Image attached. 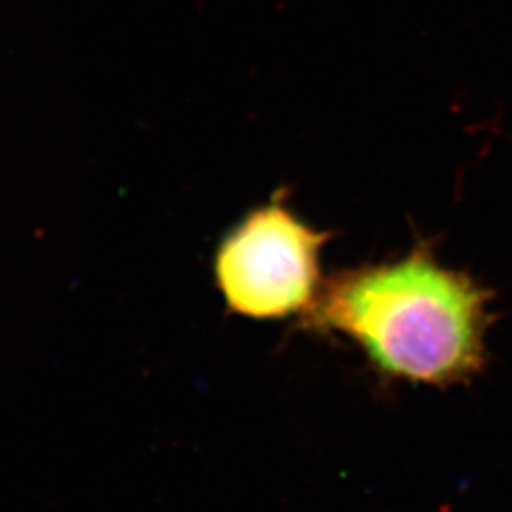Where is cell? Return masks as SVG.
<instances>
[{
  "mask_svg": "<svg viewBox=\"0 0 512 512\" xmlns=\"http://www.w3.org/2000/svg\"><path fill=\"white\" fill-rule=\"evenodd\" d=\"M488 302L469 275L418 247L397 262L334 275L302 325L348 338L382 376L446 387L484 366Z\"/></svg>",
  "mask_w": 512,
  "mask_h": 512,
  "instance_id": "obj_1",
  "label": "cell"
},
{
  "mask_svg": "<svg viewBox=\"0 0 512 512\" xmlns=\"http://www.w3.org/2000/svg\"><path fill=\"white\" fill-rule=\"evenodd\" d=\"M329 232L311 228L281 188L222 238L213 272L226 310L255 321L310 311L323 287L321 251Z\"/></svg>",
  "mask_w": 512,
  "mask_h": 512,
  "instance_id": "obj_2",
  "label": "cell"
}]
</instances>
